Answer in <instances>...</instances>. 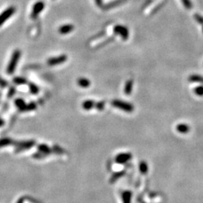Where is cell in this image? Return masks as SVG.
<instances>
[{
    "instance_id": "1f68e13d",
    "label": "cell",
    "mask_w": 203,
    "mask_h": 203,
    "mask_svg": "<svg viewBox=\"0 0 203 203\" xmlns=\"http://www.w3.org/2000/svg\"><path fill=\"white\" fill-rule=\"evenodd\" d=\"M202 31H203V25H202Z\"/></svg>"
},
{
    "instance_id": "f1b7e54d",
    "label": "cell",
    "mask_w": 203,
    "mask_h": 203,
    "mask_svg": "<svg viewBox=\"0 0 203 203\" xmlns=\"http://www.w3.org/2000/svg\"><path fill=\"white\" fill-rule=\"evenodd\" d=\"M0 84H1L2 87H5V85H7V82L3 81V80L1 79V78H0Z\"/></svg>"
},
{
    "instance_id": "4fadbf2b",
    "label": "cell",
    "mask_w": 203,
    "mask_h": 203,
    "mask_svg": "<svg viewBox=\"0 0 203 203\" xmlns=\"http://www.w3.org/2000/svg\"><path fill=\"white\" fill-rule=\"evenodd\" d=\"M94 106H95V102L93 100H87L85 101V102H83L82 104L83 108L87 110V111L92 109Z\"/></svg>"
},
{
    "instance_id": "52a82bcc",
    "label": "cell",
    "mask_w": 203,
    "mask_h": 203,
    "mask_svg": "<svg viewBox=\"0 0 203 203\" xmlns=\"http://www.w3.org/2000/svg\"><path fill=\"white\" fill-rule=\"evenodd\" d=\"M132 157V154L129 153H119L117 156H116V162L117 163H125L127 161H129V159Z\"/></svg>"
},
{
    "instance_id": "30bf717a",
    "label": "cell",
    "mask_w": 203,
    "mask_h": 203,
    "mask_svg": "<svg viewBox=\"0 0 203 203\" xmlns=\"http://www.w3.org/2000/svg\"><path fill=\"white\" fill-rule=\"evenodd\" d=\"M176 129L177 132H180V133H186L189 131V126L186 124L180 123L176 126Z\"/></svg>"
},
{
    "instance_id": "ac0fdd59",
    "label": "cell",
    "mask_w": 203,
    "mask_h": 203,
    "mask_svg": "<svg viewBox=\"0 0 203 203\" xmlns=\"http://www.w3.org/2000/svg\"><path fill=\"white\" fill-rule=\"evenodd\" d=\"M139 168L142 174H146L147 172V170H148V166H147L145 162H141L139 165Z\"/></svg>"
},
{
    "instance_id": "8fae6325",
    "label": "cell",
    "mask_w": 203,
    "mask_h": 203,
    "mask_svg": "<svg viewBox=\"0 0 203 203\" xmlns=\"http://www.w3.org/2000/svg\"><path fill=\"white\" fill-rule=\"evenodd\" d=\"M132 87H133V81L132 80H129L125 84L124 87V93L125 94L129 95L132 93Z\"/></svg>"
},
{
    "instance_id": "9a60e30c",
    "label": "cell",
    "mask_w": 203,
    "mask_h": 203,
    "mask_svg": "<svg viewBox=\"0 0 203 203\" xmlns=\"http://www.w3.org/2000/svg\"><path fill=\"white\" fill-rule=\"evenodd\" d=\"M38 148L39 151L42 153H46V154H48V153H51V149L48 147V146L45 145V144H40L38 147Z\"/></svg>"
},
{
    "instance_id": "7c38bea8",
    "label": "cell",
    "mask_w": 203,
    "mask_h": 203,
    "mask_svg": "<svg viewBox=\"0 0 203 203\" xmlns=\"http://www.w3.org/2000/svg\"><path fill=\"white\" fill-rule=\"evenodd\" d=\"M78 84L81 87H83V88H87V87H90V81H89L88 79H87V78H81L78 80Z\"/></svg>"
},
{
    "instance_id": "83f0119b",
    "label": "cell",
    "mask_w": 203,
    "mask_h": 203,
    "mask_svg": "<svg viewBox=\"0 0 203 203\" xmlns=\"http://www.w3.org/2000/svg\"><path fill=\"white\" fill-rule=\"evenodd\" d=\"M95 2L99 7H101L102 5V0H95Z\"/></svg>"
},
{
    "instance_id": "ba28073f",
    "label": "cell",
    "mask_w": 203,
    "mask_h": 203,
    "mask_svg": "<svg viewBox=\"0 0 203 203\" xmlns=\"http://www.w3.org/2000/svg\"><path fill=\"white\" fill-rule=\"evenodd\" d=\"M74 29V26L72 24H66V25H63L62 26L60 27L59 29V32L60 34L66 35L70 33L72 30Z\"/></svg>"
},
{
    "instance_id": "d4e9b609",
    "label": "cell",
    "mask_w": 203,
    "mask_h": 203,
    "mask_svg": "<svg viewBox=\"0 0 203 203\" xmlns=\"http://www.w3.org/2000/svg\"><path fill=\"white\" fill-rule=\"evenodd\" d=\"M95 107L99 111H102L105 108V102H99L97 103H95Z\"/></svg>"
},
{
    "instance_id": "f546056e",
    "label": "cell",
    "mask_w": 203,
    "mask_h": 203,
    "mask_svg": "<svg viewBox=\"0 0 203 203\" xmlns=\"http://www.w3.org/2000/svg\"><path fill=\"white\" fill-rule=\"evenodd\" d=\"M3 124H4V120H2V119L0 118V126H2Z\"/></svg>"
},
{
    "instance_id": "4dcf8cb0",
    "label": "cell",
    "mask_w": 203,
    "mask_h": 203,
    "mask_svg": "<svg viewBox=\"0 0 203 203\" xmlns=\"http://www.w3.org/2000/svg\"><path fill=\"white\" fill-rule=\"evenodd\" d=\"M17 203H23V200L22 199H20L19 201H17Z\"/></svg>"
},
{
    "instance_id": "44dd1931",
    "label": "cell",
    "mask_w": 203,
    "mask_h": 203,
    "mask_svg": "<svg viewBox=\"0 0 203 203\" xmlns=\"http://www.w3.org/2000/svg\"><path fill=\"white\" fill-rule=\"evenodd\" d=\"M194 92H195V94L197 96H203V87L202 86H199V87H197L194 89Z\"/></svg>"
},
{
    "instance_id": "2e32d148",
    "label": "cell",
    "mask_w": 203,
    "mask_h": 203,
    "mask_svg": "<svg viewBox=\"0 0 203 203\" xmlns=\"http://www.w3.org/2000/svg\"><path fill=\"white\" fill-rule=\"evenodd\" d=\"M189 81L192 82H198V83H203V77L199 76V75H191L189 78Z\"/></svg>"
},
{
    "instance_id": "484cf974",
    "label": "cell",
    "mask_w": 203,
    "mask_h": 203,
    "mask_svg": "<svg viewBox=\"0 0 203 203\" xmlns=\"http://www.w3.org/2000/svg\"><path fill=\"white\" fill-rule=\"evenodd\" d=\"M194 17H195V20H196L198 23L203 25V17L202 16H201V15L198 14H195L194 15Z\"/></svg>"
},
{
    "instance_id": "cb8c5ba5",
    "label": "cell",
    "mask_w": 203,
    "mask_h": 203,
    "mask_svg": "<svg viewBox=\"0 0 203 203\" xmlns=\"http://www.w3.org/2000/svg\"><path fill=\"white\" fill-rule=\"evenodd\" d=\"M14 82L17 84H26V80L23 78H15L14 79Z\"/></svg>"
},
{
    "instance_id": "5b68a950",
    "label": "cell",
    "mask_w": 203,
    "mask_h": 203,
    "mask_svg": "<svg viewBox=\"0 0 203 203\" xmlns=\"http://www.w3.org/2000/svg\"><path fill=\"white\" fill-rule=\"evenodd\" d=\"M67 56L61 55L57 57H52L48 60V64L50 66H57V65L62 64L67 60Z\"/></svg>"
},
{
    "instance_id": "9c48e42d",
    "label": "cell",
    "mask_w": 203,
    "mask_h": 203,
    "mask_svg": "<svg viewBox=\"0 0 203 203\" xmlns=\"http://www.w3.org/2000/svg\"><path fill=\"white\" fill-rule=\"evenodd\" d=\"M35 144V141H21V142L17 143V146L19 148L22 149H29L30 147H32L33 145Z\"/></svg>"
},
{
    "instance_id": "3957f363",
    "label": "cell",
    "mask_w": 203,
    "mask_h": 203,
    "mask_svg": "<svg viewBox=\"0 0 203 203\" xmlns=\"http://www.w3.org/2000/svg\"><path fill=\"white\" fill-rule=\"evenodd\" d=\"M15 11L16 9L14 7H9L0 14V26L14 14Z\"/></svg>"
},
{
    "instance_id": "7a4b0ae2",
    "label": "cell",
    "mask_w": 203,
    "mask_h": 203,
    "mask_svg": "<svg viewBox=\"0 0 203 203\" xmlns=\"http://www.w3.org/2000/svg\"><path fill=\"white\" fill-rule=\"evenodd\" d=\"M113 106L116 107L117 108H120V109L123 110V111H126V112H132L134 109L133 105H131V104L127 103V102H123V101L120 100H114L111 102Z\"/></svg>"
},
{
    "instance_id": "5bb4252c",
    "label": "cell",
    "mask_w": 203,
    "mask_h": 203,
    "mask_svg": "<svg viewBox=\"0 0 203 203\" xmlns=\"http://www.w3.org/2000/svg\"><path fill=\"white\" fill-rule=\"evenodd\" d=\"M125 1H126V0H115V1L111 2L110 4L107 5L105 6V8H106L107 9L111 8H114L115 7V6H117L119 5L122 4V3L125 2Z\"/></svg>"
},
{
    "instance_id": "603a6c76",
    "label": "cell",
    "mask_w": 203,
    "mask_h": 203,
    "mask_svg": "<svg viewBox=\"0 0 203 203\" xmlns=\"http://www.w3.org/2000/svg\"><path fill=\"white\" fill-rule=\"evenodd\" d=\"M12 142V141L9 138H3V139L0 140V147H2V146L8 145V144H11Z\"/></svg>"
},
{
    "instance_id": "277c9868",
    "label": "cell",
    "mask_w": 203,
    "mask_h": 203,
    "mask_svg": "<svg viewBox=\"0 0 203 203\" xmlns=\"http://www.w3.org/2000/svg\"><path fill=\"white\" fill-rule=\"evenodd\" d=\"M114 31L116 34L120 35L123 40H126L129 37V31L126 27L121 25H117L114 27Z\"/></svg>"
},
{
    "instance_id": "8992f818",
    "label": "cell",
    "mask_w": 203,
    "mask_h": 203,
    "mask_svg": "<svg viewBox=\"0 0 203 203\" xmlns=\"http://www.w3.org/2000/svg\"><path fill=\"white\" fill-rule=\"evenodd\" d=\"M45 8V4H44L43 2H38L33 6L32 11V14L31 17L32 18H36L38 17V15L40 14L41 11H42Z\"/></svg>"
},
{
    "instance_id": "6da1fadb",
    "label": "cell",
    "mask_w": 203,
    "mask_h": 203,
    "mask_svg": "<svg viewBox=\"0 0 203 203\" xmlns=\"http://www.w3.org/2000/svg\"><path fill=\"white\" fill-rule=\"evenodd\" d=\"M21 52L20 50H15L14 53L12 54L10 62H9L8 65L7 72L8 74H12L14 72L16 66L17 65L18 61H19L20 58Z\"/></svg>"
},
{
    "instance_id": "ffe728a7",
    "label": "cell",
    "mask_w": 203,
    "mask_h": 203,
    "mask_svg": "<svg viewBox=\"0 0 203 203\" xmlns=\"http://www.w3.org/2000/svg\"><path fill=\"white\" fill-rule=\"evenodd\" d=\"M36 108V105L34 103V102H32V103H29V105H26L24 106V108H23L22 110L20 111H32L34 110L35 108Z\"/></svg>"
},
{
    "instance_id": "4316f807",
    "label": "cell",
    "mask_w": 203,
    "mask_h": 203,
    "mask_svg": "<svg viewBox=\"0 0 203 203\" xmlns=\"http://www.w3.org/2000/svg\"><path fill=\"white\" fill-rule=\"evenodd\" d=\"M182 2H183V5L186 7V8L190 9L191 7H192V4H191L189 0H182Z\"/></svg>"
},
{
    "instance_id": "d6986e66",
    "label": "cell",
    "mask_w": 203,
    "mask_h": 203,
    "mask_svg": "<svg viewBox=\"0 0 203 203\" xmlns=\"http://www.w3.org/2000/svg\"><path fill=\"white\" fill-rule=\"evenodd\" d=\"M15 105H16V106L18 107L20 109L22 110L23 108H24V106L26 105V103H25V102H24L23 99H17L15 100Z\"/></svg>"
},
{
    "instance_id": "e0dca14e",
    "label": "cell",
    "mask_w": 203,
    "mask_h": 203,
    "mask_svg": "<svg viewBox=\"0 0 203 203\" xmlns=\"http://www.w3.org/2000/svg\"><path fill=\"white\" fill-rule=\"evenodd\" d=\"M131 196H132V194L129 191H126L123 193V203H130V199Z\"/></svg>"
},
{
    "instance_id": "7402d4cb",
    "label": "cell",
    "mask_w": 203,
    "mask_h": 203,
    "mask_svg": "<svg viewBox=\"0 0 203 203\" xmlns=\"http://www.w3.org/2000/svg\"><path fill=\"white\" fill-rule=\"evenodd\" d=\"M29 89H30V90H31V92L33 93V94H36V93H38V91H39L38 87L37 86H36L35 84H29Z\"/></svg>"
}]
</instances>
